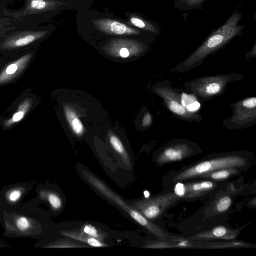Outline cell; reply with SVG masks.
I'll use <instances>...</instances> for the list:
<instances>
[{"instance_id":"1","label":"cell","mask_w":256,"mask_h":256,"mask_svg":"<svg viewBox=\"0 0 256 256\" xmlns=\"http://www.w3.org/2000/svg\"><path fill=\"white\" fill-rule=\"evenodd\" d=\"M242 14L236 10L226 22L212 32L187 58L172 68L170 72H184L200 66L204 60L224 48L234 38L240 34L244 26L239 22Z\"/></svg>"},{"instance_id":"2","label":"cell","mask_w":256,"mask_h":256,"mask_svg":"<svg viewBox=\"0 0 256 256\" xmlns=\"http://www.w3.org/2000/svg\"><path fill=\"white\" fill-rule=\"evenodd\" d=\"M252 156V153L246 151L212 154L176 172L172 180L180 182L200 178L205 174L224 168H245L248 166Z\"/></svg>"},{"instance_id":"3","label":"cell","mask_w":256,"mask_h":256,"mask_svg":"<svg viewBox=\"0 0 256 256\" xmlns=\"http://www.w3.org/2000/svg\"><path fill=\"white\" fill-rule=\"evenodd\" d=\"M0 222L6 237L38 236L40 229L34 212L24 208H6L0 206Z\"/></svg>"},{"instance_id":"4","label":"cell","mask_w":256,"mask_h":256,"mask_svg":"<svg viewBox=\"0 0 256 256\" xmlns=\"http://www.w3.org/2000/svg\"><path fill=\"white\" fill-rule=\"evenodd\" d=\"M243 79V76L239 73L219 74L186 82L184 86L188 93L194 95L199 102H204L222 95L229 83Z\"/></svg>"},{"instance_id":"5","label":"cell","mask_w":256,"mask_h":256,"mask_svg":"<svg viewBox=\"0 0 256 256\" xmlns=\"http://www.w3.org/2000/svg\"><path fill=\"white\" fill-rule=\"evenodd\" d=\"M152 90L162 99L167 109L176 118L189 122L202 120L200 114L188 111L182 104L180 91L174 88L169 81L156 83L152 86Z\"/></svg>"},{"instance_id":"6","label":"cell","mask_w":256,"mask_h":256,"mask_svg":"<svg viewBox=\"0 0 256 256\" xmlns=\"http://www.w3.org/2000/svg\"><path fill=\"white\" fill-rule=\"evenodd\" d=\"M232 115L222 122V126L231 130H241L256 124V97L249 96L230 104Z\"/></svg>"},{"instance_id":"7","label":"cell","mask_w":256,"mask_h":256,"mask_svg":"<svg viewBox=\"0 0 256 256\" xmlns=\"http://www.w3.org/2000/svg\"><path fill=\"white\" fill-rule=\"evenodd\" d=\"M202 150L194 142L176 139L162 146L156 152V162L162 165L181 161L200 152Z\"/></svg>"},{"instance_id":"8","label":"cell","mask_w":256,"mask_h":256,"mask_svg":"<svg viewBox=\"0 0 256 256\" xmlns=\"http://www.w3.org/2000/svg\"><path fill=\"white\" fill-rule=\"evenodd\" d=\"M180 198L174 193L170 192L162 195L139 202L136 206L140 212L146 218L156 220Z\"/></svg>"},{"instance_id":"9","label":"cell","mask_w":256,"mask_h":256,"mask_svg":"<svg viewBox=\"0 0 256 256\" xmlns=\"http://www.w3.org/2000/svg\"><path fill=\"white\" fill-rule=\"evenodd\" d=\"M32 188L28 182L12 184L0 192V206L6 208L20 207V202Z\"/></svg>"},{"instance_id":"10","label":"cell","mask_w":256,"mask_h":256,"mask_svg":"<svg viewBox=\"0 0 256 256\" xmlns=\"http://www.w3.org/2000/svg\"><path fill=\"white\" fill-rule=\"evenodd\" d=\"M216 182L210 180L178 184L175 188L176 194L180 198L192 200L204 196L216 186Z\"/></svg>"},{"instance_id":"11","label":"cell","mask_w":256,"mask_h":256,"mask_svg":"<svg viewBox=\"0 0 256 256\" xmlns=\"http://www.w3.org/2000/svg\"><path fill=\"white\" fill-rule=\"evenodd\" d=\"M94 24L100 31L114 35H138L140 31L118 21L109 18L92 20Z\"/></svg>"},{"instance_id":"12","label":"cell","mask_w":256,"mask_h":256,"mask_svg":"<svg viewBox=\"0 0 256 256\" xmlns=\"http://www.w3.org/2000/svg\"><path fill=\"white\" fill-rule=\"evenodd\" d=\"M47 30H24L18 32L8 37L2 44L4 48H18L28 45L44 36Z\"/></svg>"},{"instance_id":"13","label":"cell","mask_w":256,"mask_h":256,"mask_svg":"<svg viewBox=\"0 0 256 256\" xmlns=\"http://www.w3.org/2000/svg\"><path fill=\"white\" fill-rule=\"evenodd\" d=\"M61 4L60 2L52 0H26L24 9L17 16H26L52 10Z\"/></svg>"},{"instance_id":"14","label":"cell","mask_w":256,"mask_h":256,"mask_svg":"<svg viewBox=\"0 0 256 256\" xmlns=\"http://www.w3.org/2000/svg\"><path fill=\"white\" fill-rule=\"evenodd\" d=\"M32 54H26L8 65L0 73V84L6 83L17 76L26 67Z\"/></svg>"},{"instance_id":"15","label":"cell","mask_w":256,"mask_h":256,"mask_svg":"<svg viewBox=\"0 0 256 256\" xmlns=\"http://www.w3.org/2000/svg\"><path fill=\"white\" fill-rule=\"evenodd\" d=\"M110 48L116 52L118 50L119 55L122 58H127L130 52L134 53H140L146 48L144 44L134 40H114L110 44Z\"/></svg>"},{"instance_id":"16","label":"cell","mask_w":256,"mask_h":256,"mask_svg":"<svg viewBox=\"0 0 256 256\" xmlns=\"http://www.w3.org/2000/svg\"><path fill=\"white\" fill-rule=\"evenodd\" d=\"M64 115L73 132L80 136L84 132V127L74 110L67 104L64 106Z\"/></svg>"},{"instance_id":"17","label":"cell","mask_w":256,"mask_h":256,"mask_svg":"<svg viewBox=\"0 0 256 256\" xmlns=\"http://www.w3.org/2000/svg\"><path fill=\"white\" fill-rule=\"evenodd\" d=\"M36 192L38 198L47 202L53 210H58L61 208L62 201L56 193L46 188H38Z\"/></svg>"},{"instance_id":"18","label":"cell","mask_w":256,"mask_h":256,"mask_svg":"<svg viewBox=\"0 0 256 256\" xmlns=\"http://www.w3.org/2000/svg\"><path fill=\"white\" fill-rule=\"evenodd\" d=\"M238 168H230L217 170L203 174L200 178H204L214 181L226 180L240 172Z\"/></svg>"},{"instance_id":"19","label":"cell","mask_w":256,"mask_h":256,"mask_svg":"<svg viewBox=\"0 0 256 256\" xmlns=\"http://www.w3.org/2000/svg\"><path fill=\"white\" fill-rule=\"evenodd\" d=\"M230 232L228 228L224 226H218L206 232L200 233L194 236L193 238L202 240H210L226 238Z\"/></svg>"},{"instance_id":"20","label":"cell","mask_w":256,"mask_h":256,"mask_svg":"<svg viewBox=\"0 0 256 256\" xmlns=\"http://www.w3.org/2000/svg\"><path fill=\"white\" fill-rule=\"evenodd\" d=\"M32 102L30 98L24 100L19 106L16 112L13 114L10 118L4 122L6 127H10L13 124L20 121L29 110L32 106Z\"/></svg>"},{"instance_id":"21","label":"cell","mask_w":256,"mask_h":256,"mask_svg":"<svg viewBox=\"0 0 256 256\" xmlns=\"http://www.w3.org/2000/svg\"><path fill=\"white\" fill-rule=\"evenodd\" d=\"M207 0H174L175 8L180 10L200 9Z\"/></svg>"},{"instance_id":"22","label":"cell","mask_w":256,"mask_h":256,"mask_svg":"<svg viewBox=\"0 0 256 256\" xmlns=\"http://www.w3.org/2000/svg\"><path fill=\"white\" fill-rule=\"evenodd\" d=\"M130 21L135 26L154 33L159 32V29L154 24L136 16H131Z\"/></svg>"},{"instance_id":"23","label":"cell","mask_w":256,"mask_h":256,"mask_svg":"<svg viewBox=\"0 0 256 256\" xmlns=\"http://www.w3.org/2000/svg\"><path fill=\"white\" fill-rule=\"evenodd\" d=\"M232 204V199L229 196H223L218 199L214 205L216 212L222 213L227 211Z\"/></svg>"},{"instance_id":"24","label":"cell","mask_w":256,"mask_h":256,"mask_svg":"<svg viewBox=\"0 0 256 256\" xmlns=\"http://www.w3.org/2000/svg\"><path fill=\"white\" fill-rule=\"evenodd\" d=\"M108 135L110 144L114 149L119 154L125 156V150L120 140L111 132Z\"/></svg>"},{"instance_id":"25","label":"cell","mask_w":256,"mask_h":256,"mask_svg":"<svg viewBox=\"0 0 256 256\" xmlns=\"http://www.w3.org/2000/svg\"><path fill=\"white\" fill-rule=\"evenodd\" d=\"M82 232L88 236L96 238L100 240L102 239L100 234L96 228L90 224H85L82 228Z\"/></svg>"},{"instance_id":"26","label":"cell","mask_w":256,"mask_h":256,"mask_svg":"<svg viewBox=\"0 0 256 256\" xmlns=\"http://www.w3.org/2000/svg\"><path fill=\"white\" fill-rule=\"evenodd\" d=\"M100 240L96 238L88 236L86 238L84 242L94 247H102L106 246Z\"/></svg>"},{"instance_id":"27","label":"cell","mask_w":256,"mask_h":256,"mask_svg":"<svg viewBox=\"0 0 256 256\" xmlns=\"http://www.w3.org/2000/svg\"><path fill=\"white\" fill-rule=\"evenodd\" d=\"M152 122V116L150 112H146L144 114L142 121V126L143 128L150 127Z\"/></svg>"},{"instance_id":"28","label":"cell","mask_w":256,"mask_h":256,"mask_svg":"<svg viewBox=\"0 0 256 256\" xmlns=\"http://www.w3.org/2000/svg\"><path fill=\"white\" fill-rule=\"evenodd\" d=\"M247 58H252L256 57V46L254 44L252 48L246 54Z\"/></svg>"},{"instance_id":"29","label":"cell","mask_w":256,"mask_h":256,"mask_svg":"<svg viewBox=\"0 0 256 256\" xmlns=\"http://www.w3.org/2000/svg\"><path fill=\"white\" fill-rule=\"evenodd\" d=\"M10 246L6 244L4 242L0 241V247L9 246Z\"/></svg>"}]
</instances>
